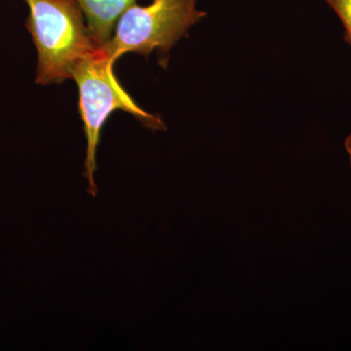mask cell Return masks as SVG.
I'll return each instance as SVG.
<instances>
[{
	"instance_id": "cell-1",
	"label": "cell",
	"mask_w": 351,
	"mask_h": 351,
	"mask_svg": "<svg viewBox=\"0 0 351 351\" xmlns=\"http://www.w3.org/2000/svg\"><path fill=\"white\" fill-rule=\"evenodd\" d=\"M29 9L25 27L38 51L36 82L73 80L75 64L97 49L76 0H25Z\"/></svg>"
},
{
	"instance_id": "cell-2",
	"label": "cell",
	"mask_w": 351,
	"mask_h": 351,
	"mask_svg": "<svg viewBox=\"0 0 351 351\" xmlns=\"http://www.w3.org/2000/svg\"><path fill=\"white\" fill-rule=\"evenodd\" d=\"M114 63L101 48H97L75 64L73 80L80 92V112L84 124L87 140L84 177L88 181V193L93 197L98 193L94 174L97 169L96 152L100 144L101 129L108 117L115 110L130 113L154 130H164L160 117L145 112L120 85L113 71Z\"/></svg>"
},
{
	"instance_id": "cell-3",
	"label": "cell",
	"mask_w": 351,
	"mask_h": 351,
	"mask_svg": "<svg viewBox=\"0 0 351 351\" xmlns=\"http://www.w3.org/2000/svg\"><path fill=\"white\" fill-rule=\"evenodd\" d=\"M206 15L197 8V0H152L147 6L135 3L122 14L115 34L101 48L113 63L126 53L149 56L158 51L160 64L165 66L173 46Z\"/></svg>"
},
{
	"instance_id": "cell-4",
	"label": "cell",
	"mask_w": 351,
	"mask_h": 351,
	"mask_svg": "<svg viewBox=\"0 0 351 351\" xmlns=\"http://www.w3.org/2000/svg\"><path fill=\"white\" fill-rule=\"evenodd\" d=\"M80 4L92 40L101 48L112 38L115 24L136 0H76Z\"/></svg>"
},
{
	"instance_id": "cell-5",
	"label": "cell",
	"mask_w": 351,
	"mask_h": 351,
	"mask_svg": "<svg viewBox=\"0 0 351 351\" xmlns=\"http://www.w3.org/2000/svg\"><path fill=\"white\" fill-rule=\"evenodd\" d=\"M326 2L343 23L346 43L351 46V0H326Z\"/></svg>"
},
{
	"instance_id": "cell-6",
	"label": "cell",
	"mask_w": 351,
	"mask_h": 351,
	"mask_svg": "<svg viewBox=\"0 0 351 351\" xmlns=\"http://www.w3.org/2000/svg\"><path fill=\"white\" fill-rule=\"evenodd\" d=\"M345 147L346 149V152H348V156H350V161L351 165V133L348 136V138H346Z\"/></svg>"
}]
</instances>
